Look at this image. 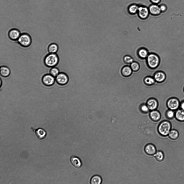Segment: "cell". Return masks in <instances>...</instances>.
<instances>
[{
	"label": "cell",
	"mask_w": 184,
	"mask_h": 184,
	"mask_svg": "<svg viewBox=\"0 0 184 184\" xmlns=\"http://www.w3.org/2000/svg\"><path fill=\"white\" fill-rule=\"evenodd\" d=\"M167 105L168 108L171 110H175L179 107V103L178 101L175 99H171L168 100Z\"/></svg>",
	"instance_id": "8fae6325"
},
{
	"label": "cell",
	"mask_w": 184,
	"mask_h": 184,
	"mask_svg": "<svg viewBox=\"0 0 184 184\" xmlns=\"http://www.w3.org/2000/svg\"><path fill=\"white\" fill-rule=\"evenodd\" d=\"M149 9L150 13L152 15L154 16L160 14L161 12L160 7L156 4L151 5Z\"/></svg>",
	"instance_id": "4fadbf2b"
},
{
	"label": "cell",
	"mask_w": 184,
	"mask_h": 184,
	"mask_svg": "<svg viewBox=\"0 0 184 184\" xmlns=\"http://www.w3.org/2000/svg\"><path fill=\"white\" fill-rule=\"evenodd\" d=\"M139 7L135 4H133L130 6L129 8V13L132 14H136L138 12Z\"/></svg>",
	"instance_id": "603a6c76"
},
{
	"label": "cell",
	"mask_w": 184,
	"mask_h": 184,
	"mask_svg": "<svg viewBox=\"0 0 184 184\" xmlns=\"http://www.w3.org/2000/svg\"><path fill=\"white\" fill-rule=\"evenodd\" d=\"M141 109L142 111L144 113H147L151 111L147 104H144L141 105Z\"/></svg>",
	"instance_id": "f546056e"
},
{
	"label": "cell",
	"mask_w": 184,
	"mask_h": 184,
	"mask_svg": "<svg viewBox=\"0 0 184 184\" xmlns=\"http://www.w3.org/2000/svg\"><path fill=\"white\" fill-rule=\"evenodd\" d=\"M70 162L72 165L77 168H79L82 166V163L80 159L78 157L72 156L70 157Z\"/></svg>",
	"instance_id": "7c38bea8"
},
{
	"label": "cell",
	"mask_w": 184,
	"mask_h": 184,
	"mask_svg": "<svg viewBox=\"0 0 184 184\" xmlns=\"http://www.w3.org/2000/svg\"><path fill=\"white\" fill-rule=\"evenodd\" d=\"M11 73V70L9 68L6 66L3 65L1 66V76L6 78L9 76Z\"/></svg>",
	"instance_id": "2e32d148"
},
{
	"label": "cell",
	"mask_w": 184,
	"mask_h": 184,
	"mask_svg": "<svg viewBox=\"0 0 184 184\" xmlns=\"http://www.w3.org/2000/svg\"><path fill=\"white\" fill-rule=\"evenodd\" d=\"M146 104L148 106L150 111L156 110L158 105L157 101L154 99H149L147 102Z\"/></svg>",
	"instance_id": "9a60e30c"
},
{
	"label": "cell",
	"mask_w": 184,
	"mask_h": 184,
	"mask_svg": "<svg viewBox=\"0 0 184 184\" xmlns=\"http://www.w3.org/2000/svg\"><path fill=\"white\" fill-rule=\"evenodd\" d=\"M56 81L59 84L64 85L67 84L69 81L67 75L64 72H60L56 77Z\"/></svg>",
	"instance_id": "8992f818"
},
{
	"label": "cell",
	"mask_w": 184,
	"mask_h": 184,
	"mask_svg": "<svg viewBox=\"0 0 184 184\" xmlns=\"http://www.w3.org/2000/svg\"><path fill=\"white\" fill-rule=\"evenodd\" d=\"M181 107L182 109L184 111V102L182 104Z\"/></svg>",
	"instance_id": "836d02e7"
},
{
	"label": "cell",
	"mask_w": 184,
	"mask_h": 184,
	"mask_svg": "<svg viewBox=\"0 0 184 184\" xmlns=\"http://www.w3.org/2000/svg\"><path fill=\"white\" fill-rule=\"evenodd\" d=\"M132 70L129 66H125L123 68L122 70V75L126 77L130 76L132 73Z\"/></svg>",
	"instance_id": "d6986e66"
},
{
	"label": "cell",
	"mask_w": 184,
	"mask_h": 184,
	"mask_svg": "<svg viewBox=\"0 0 184 184\" xmlns=\"http://www.w3.org/2000/svg\"><path fill=\"white\" fill-rule=\"evenodd\" d=\"M130 67L133 71H138L140 68L139 64L136 62H134L131 63L130 65Z\"/></svg>",
	"instance_id": "83f0119b"
},
{
	"label": "cell",
	"mask_w": 184,
	"mask_h": 184,
	"mask_svg": "<svg viewBox=\"0 0 184 184\" xmlns=\"http://www.w3.org/2000/svg\"><path fill=\"white\" fill-rule=\"evenodd\" d=\"M145 153L150 156L154 155L157 152L156 146L152 143H148L145 145L144 149Z\"/></svg>",
	"instance_id": "9c48e42d"
},
{
	"label": "cell",
	"mask_w": 184,
	"mask_h": 184,
	"mask_svg": "<svg viewBox=\"0 0 184 184\" xmlns=\"http://www.w3.org/2000/svg\"><path fill=\"white\" fill-rule=\"evenodd\" d=\"M166 78L165 74L161 71H158L156 73L154 77V78L156 81L160 83L164 81Z\"/></svg>",
	"instance_id": "5bb4252c"
},
{
	"label": "cell",
	"mask_w": 184,
	"mask_h": 184,
	"mask_svg": "<svg viewBox=\"0 0 184 184\" xmlns=\"http://www.w3.org/2000/svg\"><path fill=\"white\" fill-rule=\"evenodd\" d=\"M48 51L50 54H56L59 50L58 45L55 43H52L48 46Z\"/></svg>",
	"instance_id": "ac0fdd59"
},
{
	"label": "cell",
	"mask_w": 184,
	"mask_h": 184,
	"mask_svg": "<svg viewBox=\"0 0 184 184\" xmlns=\"http://www.w3.org/2000/svg\"><path fill=\"white\" fill-rule=\"evenodd\" d=\"M154 156L156 160L159 162L162 161L164 158L163 152L161 151H157Z\"/></svg>",
	"instance_id": "7402d4cb"
},
{
	"label": "cell",
	"mask_w": 184,
	"mask_h": 184,
	"mask_svg": "<svg viewBox=\"0 0 184 184\" xmlns=\"http://www.w3.org/2000/svg\"><path fill=\"white\" fill-rule=\"evenodd\" d=\"M31 130L34 133L36 137L40 140L44 139L47 136V133L46 131L42 128L34 129L31 128Z\"/></svg>",
	"instance_id": "5b68a950"
},
{
	"label": "cell",
	"mask_w": 184,
	"mask_h": 184,
	"mask_svg": "<svg viewBox=\"0 0 184 184\" xmlns=\"http://www.w3.org/2000/svg\"><path fill=\"white\" fill-rule=\"evenodd\" d=\"M59 59L56 54H50L45 57L44 62L47 67L52 68L56 67L59 62Z\"/></svg>",
	"instance_id": "6da1fadb"
},
{
	"label": "cell",
	"mask_w": 184,
	"mask_h": 184,
	"mask_svg": "<svg viewBox=\"0 0 184 184\" xmlns=\"http://www.w3.org/2000/svg\"><path fill=\"white\" fill-rule=\"evenodd\" d=\"M171 126L170 123L167 120H164L160 123L157 127L158 133L162 136H167L170 132Z\"/></svg>",
	"instance_id": "7a4b0ae2"
},
{
	"label": "cell",
	"mask_w": 184,
	"mask_h": 184,
	"mask_svg": "<svg viewBox=\"0 0 184 184\" xmlns=\"http://www.w3.org/2000/svg\"><path fill=\"white\" fill-rule=\"evenodd\" d=\"M148 52L144 48H140L138 51V54L140 57L144 59L147 58L148 55Z\"/></svg>",
	"instance_id": "ffe728a7"
},
{
	"label": "cell",
	"mask_w": 184,
	"mask_h": 184,
	"mask_svg": "<svg viewBox=\"0 0 184 184\" xmlns=\"http://www.w3.org/2000/svg\"><path fill=\"white\" fill-rule=\"evenodd\" d=\"M21 35L20 31L16 28L10 30L8 33L9 38L12 41H17Z\"/></svg>",
	"instance_id": "ba28073f"
},
{
	"label": "cell",
	"mask_w": 184,
	"mask_h": 184,
	"mask_svg": "<svg viewBox=\"0 0 184 184\" xmlns=\"http://www.w3.org/2000/svg\"><path fill=\"white\" fill-rule=\"evenodd\" d=\"M17 41L20 46L26 48L31 46L32 43V39L30 35L28 33H23L21 34Z\"/></svg>",
	"instance_id": "3957f363"
},
{
	"label": "cell",
	"mask_w": 184,
	"mask_h": 184,
	"mask_svg": "<svg viewBox=\"0 0 184 184\" xmlns=\"http://www.w3.org/2000/svg\"><path fill=\"white\" fill-rule=\"evenodd\" d=\"M174 115V113L172 110H168L166 113V116L167 118H172Z\"/></svg>",
	"instance_id": "4dcf8cb0"
},
{
	"label": "cell",
	"mask_w": 184,
	"mask_h": 184,
	"mask_svg": "<svg viewBox=\"0 0 184 184\" xmlns=\"http://www.w3.org/2000/svg\"><path fill=\"white\" fill-rule=\"evenodd\" d=\"M50 74L56 78L60 73L59 69L56 67L51 68L50 71Z\"/></svg>",
	"instance_id": "d4e9b609"
},
{
	"label": "cell",
	"mask_w": 184,
	"mask_h": 184,
	"mask_svg": "<svg viewBox=\"0 0 184 184\" xmlns=\"http://www.w3.org/2000/svg\"><path fill=\"white\" fill-rule=\"evenodd\" d=\"M178 136L177 132L175 130H172L170 131L169 133V137L171 139H177Z\"/></svg>",
	"instance_id": "484cf974"
},
{
	"label": "cell",
	"mask_w": 184,
	"mask_h": 184,
	"mask_svg": "<svg viewBox=\"0 0 184 184\" xmlns=\"http://www.w3.org/2000/svg\"><path fill=\"white\" fill-rule=\"evenodd\" d=\"M124 62L127 64H130L134 61L133 58L129 55L125 56L124 58Z\"/></svg>",
	"instance_id": "f1b7e54d"
},
{
	"label": "cell",
	"mask_w": 184,
	"mask_h": 184,
	"mask_svg": "<svg viewBox=\"0 0 184 184\" xmlns=\"http://www.w3.org/2000/svg\"><path fill=\"white\" fill-rule=\"evenodd\" d=\"M160 7L161 11L164 12L166 10L167 7L165 5H162Z\"/></svg>",
	"instance_id": "1f68e13d"
},
{
	"label": "cell",
	"mask_w": 184,
	"mask_h": 184,
	"mask_svg": "<svg viewBox=\"0 0 184 184\" xmlns=\"http://www.w3.org/2000/svg\"><path fill=\"white\" fill-rule=\"evenodd\" d=\"M146 59L147 64L149 67L152 69L157 68L160 63V58L155 54L151 53L149 54Z\"/></svg>",
	"instance_id": "277c9868"
},
{
	"label": "cell",
	"mask_w": 184,
	"mask_h": 184,
	"mask_svg": "<svg viewBox=\"0 0 184 184\" xmlns=\"http://www.w3.org/2000/svg\"><path fill=\"white\" fill-rule=\"evenodd\" d=\"M151 1L152 3L155 4L158 3L161 1V0H151Z\"/></svg>",
	"instance_id": "d6a6232c"
},
{
	"label": "cell",
	"mask_w": 184,
	"mask_h": 184,
	"mask_svg": "<svg viewBox=\"0 0 184 184\" xmlns=\"http://www.w3.org/2000/svg\"><path fill=\"white\" fill-rule=\"evenodd\" d=\"M176 118L180 121L184 120V112L182 110H178L176 113Z\"/></svg>",
	"instance_id": "cb8c5ba5"
},
{
	"label": "cell",
	"mask_w": 184,
	"mask_h": 184,
	"mask_svg": "<svg viewBox=\"0 0 184 184\" xmlns=\"http://www.w3.org/2000/svg\"></svg>",
	"instance_id": "e575fe53"
},
{
	"label": "cell",
	"mask_w": 184,
	"mask_h": 184,
	"mask_svg": "<svg viewBox=\"0 0 184 184\" xmlns=\"http://www.w3.org/2000/svg\"><path fill=\"white\" fill-rule=\"evenodd\" d=\"M150 115L151 119L155 121H158L161 118L160 113L156 110L151 111Z\"/></svg>",
	"instance_id": "e0dca14e"
},
{
	"label": "cell",
	"mask_w": 184,
	"mask_h": 184,
	"mask_svg": "<svg viewBox=\"0 0 184 184\" xmlns=\"http://www.w3.org/2000/svg\"><path fill=\"white\" fill-rule=\"evenodd\" d=\"M102 181V179L100 176L95 175L92 177L90 182L91 184H100L101 183Z\"/></svg>",
	"instance_id": "44dd1931"
},
{
	"label": "cell",
	"mask_w": 184,
	"mask_h": 184,
	"mask_svg": "<svg viewBox=\"0 0 184 184\" xmlns=\"http://www.w3.org/2000/svg\"><path fill=\"white\" fill-rule=\"evenodd\" d=\"M43 84L47 86H51L53 85L56 81L55 78L50 74L43 76L42 79Z\"/></svg>",
	"instance_id": "52a82bcc"
},
{
	"label": "cell",
	"mask_w": 184,
	"mask_h": 184,
	"mask_svg": "<svg viewBox=\"0 0 184 184\" xmlns=\"http://www.w3.org/2000/svg\"><path fill=\"white\" fill-rule=\"evenodd\" d=\"M144 81L146 84L151 85L154 84L156 81L153 78L148 77L145 79Z\"/></svg>",
	"instance_id": "4316f807"
},
{
	"label": "cell",
	"mask_w": 184,
	"mask_h": 184,
	"mask_svg": "<svg viewBox=\"0 0 184 184\" xmlns=\"http://www.w3.org/2000/svg\"><path fill=\"white\" fill-rule=\"evenodd\" d=\"M138 12V16L141 18L145 19L148 17L149 11V9L146 7L141 6L139 7Z\"/></svg>",
	"instance_id": "30bf717a"
}]
</instances>
